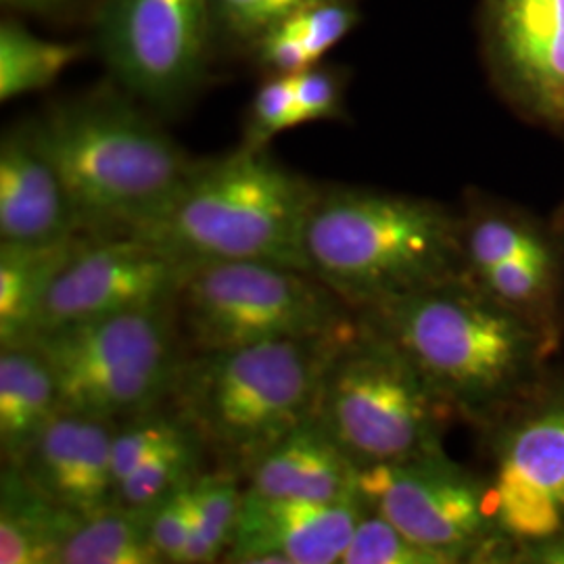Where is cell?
Listing matches in <instances>:
<instances>
[{
  "instance_id": "obj_10",
  "label": "cell",
  "mask_w": 564,
  "mask_h": 564,
  "mask_svg": "<svg viewBox=\"0 0 564 564\" xmlns=\"http://www.w3.org/2000/svg\"><path fill=\"white\" fill-rule=\"evenodd\" d=\"M358 489L410 540L449 564L484 561L508 542L494 517L489 485L445 452L360 468Z\"/></svg>"
},
{
  "instance_id": "obj_9",
  "label": "cell",
  "mask_w": 564,
  "mask_h": 564,
  "mask_svg": "<svg viewBox=\"0 0 564 564\" xmlns=\"http://www.w3.org/2000/svg\"><path fill=\"white\" fill-rule=\"evenodd\" d=\"M216 30L212 0H102L97 41L121 86L176 111L202 86Z\"/></svg>"
},
{
  "instance_id": "obj_27",
  "label": "cell",
  "mask_w": 564,
  "mask_h": 564,
  "mask_svg": "<svg viewBox=\"0 0 564 564\" xmlns=\"http://www.w3.org/2000/svg\"><path fill=\"white\" fill-rule=\"evenodd\" d=\"M556 272L558 265L550 263L510 262L470 272V276L498 302L550 328Z\"/></svg>"
},
{
  "instance_id": "obj_12",
  "label": "cell",
  "mask_w": 564,
  "mask_h": 564,
  "mask_svg": "<svg viewBox=\"0 0 564 564\" xmlns=\"http://www.w3.org/2000/svg\"><path fill=\"white\" fill-rule=\"evenodd\" d=\"M489 489L508 542L564 533V395L531 408L506 429Z\"/></svg>"
},
{
  "instance_id": "obj_23",
  "label": "cell",
  "mask_w": 564,
  "mask_h": 564,
  "mask_svg": "<svg viewBox=\"0 0 564 564\" xmlns=\"http://www.w3.org/2000/svg\"><path fill=\"white\" fill-rule=\"evenodd\" d=\"M463 228L468 274L496 263L556 265L554 247L545 239L544 230L512 209L473 205L463 220Z\"/></svg>"
},
{
  "instance_id": "obj_16",
  "label": "cell",
  "mask_w": 564,
  "mask_h": 564,
  "mask_svg": "<svg viewBox=\"0 0 564 564\" xmlns=\"http://www.w3.org/2000/svg\"><path fill=\"white\" fill-rule=\"evenodd\" d=\"M78 235L69 193L36 121H21L0 142V242L53 245Z\"/></svg>"
},
{
  "instance_id": "obj_25",
  "label": "cell",
  "mask_w": 564,
  "mask_h": 564,
  "mask_svg": "<svg viewBox=\"0 0 564 564\" xmlns=\"http://www.w3.org/2000/svg\"><path fill=\"white\" fill-rule=\"evenodd\" d=\"M242 477L230 468L202 473L195 484L193 538L182 564H207L223 561L235 538L241 512Z\"/></svg>"
},
{
  "instance_id": "obj_32",
  "label": "cell",
  "mask_w": 564,
  "mask_h": 564,
  "mask_svg": "<svg viewBox=\"0 0 564 564\" xmlns=\"http://www.w3.org/2000/svg\"><path fill=\"white\" fill-rule=\"evenodd\" d=\"M199 479V477H197ZM184 485L160 505L149 508V535L163 563L182 564L193 538L195 484Z\"/></svg>"
},
{
  "instance_id": "obj_36",
  "label": "cell",
  "mask_w": 564,
  "mask_h": 564,
  "mask_svg": "<svg viewBox=\"0 0 564 564\" xmlns=\"http://www.w3.org/2000/svg\"><path fill=\"white\" fill-rule=\"evenodd\" d=\"M556 224H558V228H563L564 230V203L561 205V212H558V218H556Z\"/></svg>"
},
{
  "instance_id": "obj_3",
  "label": "cell",
  "mask_w": 564,
  "mask_h": 564,
  "mask_svg": "<svg viewBox=\"0 0 564 564\" xmlns=\"http://www.w3.org/2000/svg\"><path fill=\"white\" fill-rule=\"evenodd\" d=\"M356 318L316 337L186 354L172 410L223 468L245 477L272 445L316 416L326 366Z\"/></svg>"
},
{
  "instance_id": "obj_18",
  "label": "cell",
  "mask_w": 564,
  "mask_h": 564,
  "mask_svg": "<svg viewBox=\"0 0 564 564\" xmlns=\"http://www.w3.org/2000/svg\"><path fill=\"white\" fill-rule=\"evenodd\" d=\"M61 412L55 372L34 343L0 347V454L20 464Z\"/></svg>"
},
{
  "instance_id": "obj_14",
  "label": "cell",
  "mask_w": 564,
  "mask_h": 564,
  "mask_svg": "<svg viewBox=\"0 0 564 564\" xmlns=\"http://www.w3.org/2000/svg\"><path fill=\"white\" fill-rule=\"evenodd\" d=\"M370 505L358 494L339 502L260 496L245 489L224 563L337 564Z\"/></svg>"
},
{
  "instance_id": "obj_15",
  "label": "cell",
  "mask_w": 564,
  "mask_h": 564,
  "mask_svg": "<svg viewBox=\"0 0 564 564\" xmlns=\"http://www.w3.org/2000/svg\"><path fill=\"white\" fill-rule=\"evenodd\" d=\"M118 421L61 410L18 466L53 502L88 514L116 505Z\"/></svg>"
},
{
  "instance_id": "obj_7",
  "label": "cell",
  "mask_w": 564,
  "mask_h": 564,
  "mask_svg": "<svg viewBox=\"0 0 564 564\" xmlns=\"http://www.w3.org/2000/svg\"><path fill=\"white\" fill-rule=\"evenodd\" d=\"M186 354L337 330L356 312L312 272L256 260L191 262L174 297Z\"/></svg>"
},
{
  "instance_id": "obj_34",
  "label": "cell",
  "mask_w": 564,
  "mask_h": 564,
  "mask_svg": "<svg viewBox=\"0 0 564 564\" xmlns=\"http://www.w3.org/2000/svg\"><path fill=\"white\" fill-rule=\"evenodd\" d=\"M505 556H510L508 563L564 564V533L533 542H519L517 550H506Z\"/></svg>"
},
{
  "instance_id": "obj_24",
  "label": "cell",
  "mask_w": 564,
  "mask_h": 564,
  "mask_svg": "<svg viewBox=\"0 0 564 564\" xmlns=\"http://www.w3.org/2000/svg\"><path fill=\"white\" fill-rule=\"evenodd\" d=\"M78 42L46 41L23 23L4 20L0 25V101H13L55 84L78 61Z\"/></svg>"
},
{
  "instance_id": "obj_5",
  "label": "cell",
  "mask_w": 564,
  "mask_h": 564,
  "mask_svg": "<svg viewBox=\"0 0 564 564\" xmlns=\"http://www.w3.org/2000/svg\"><path fill=\"white\" fill-rule=\"evenodd\" d=\"M316 186L268 149L241 144L197 160L170 205L132 235L186 262L256 260L310 272L303 237Z\"/></svg>"
},
{
  "instance_id": "obj_4",
  "label": "cell",
  "mask_w": 564,
  "mask_h": 564,
  "mask_svg": "<svg viewBox=\"0 0 564 564\" xmlns=\"http://www.w3.org/2000/svg\"><path fill=\"white\" fill-rule=\"evenodd\" d=\"M36 126L80 235L137 232L170 205L197 163L158 121L109 93L53 105Z\"/></svg>"
},
{
  "instance_id": "obj_19",
  "label": "cell",
  "mask_w": 564,
  "mask_h": 564,
  "mask_svg": "<svg viewBox=\"0 0 564 564\" xmlns=\"http://www.w3.org/2000/svg\"><path fill=\"white\" fill-rule=\"evenodd\" d=\"M78 512L53 502L18 464L0 475V563L55 564Z\"/></svg>"
},
{
  "instance_id": "obj_20",
  "label": "cell",
  "mask_w": 564,
  "mask_h": 564,
  "mask_svg": "<svg viewBox=\"0 0 564 564\" xmlns=\"http://www.w3.org/2000/svg\"><path fill=\"white\" fill-rule=\"evenodd\" d=\"M360 18L354 0H318L270 25L251 51L268 74L293 76L323 63Z\"/></svg>"
},
{
  "instance_id": "obj_28",
  "label": "cell",
  "mask_w": 564,
  "mask_h": 564,
  "mask_svg": "<svg viewBox=\"0 0 564 564\" xmlns=\"http://www.w3.org/2000/svg\"><path fill=\"white\" fill-rule=\"evenodd\" d=\"M341 564H449L447 558L416 544L372 506L356 524Z\"/></svg>"
},
{
  "instance_id": "obj_11",
  "label": "cell",
  "mask_w": 564,
  "mask_h": 564,
  "mask_svg": "<svg viewBox=\"0 0 564 564\" xmlns=\"http://www.w3.org/2000/svg\"><path fill=\"white\" fill-rule=\"evenodd\" d=\"M191 262L134 235H80L51 284L36 335L174 303Z\"/></svg>"
},
{
  "instance_id": "obj_13",
  "label": "cell",
  "mask_w": 564,
  "mask_h": 564,
  "mask_svg": "<svg viewBox=\"0 0 564 564\" xmlns=\"http://www.w3.org/2000/svg\"><path fill=\"white\" fill-rule=\"evenodd\" d=\"M485 59L506 97L533 120L564 126V0H484Z\"/></svg>"
},
{
  "instance_id": "obj_2",
  "label": "cell",
  "mask_w": 564,
  "mask_h": 564,
  "mask_svg": "<svg viewBox=\"0 0 564 564\" xmlns=\"http://www.w3.org/2000/svg\"><path fill=\"white\" fill-rule=\"evenodd\" d=\"M464 416H487L533 384L550 328L463 276L358 314Z\"/></svg>"
},
{
  "instance_id": "obj_35",
  "label": "cell",
  "mask_w": 564,
  "mask_h": 564,
  "mask_svg": "<svg viewBox=\"0 0 564 564\" xmlns=\"http://www.w3.org/2000/svg\"><path fill=\"white\" fill-rule=\"evenodd\" d=\"M4 2L20 11H55L69 0H4Z\"/></svg>"
},
{
  "instance_id": "obj_22",
  "label": "cell",
  "mask_w": 564,
  "mask_h": 564,
  "mask_svg": "<svg viewBox=\"0 0 564 564\" xmlns=\"http://www.w3.org/2000/svg\"><path fill=\"white\" fill-rule=\"evenodd\" d=\"M149 535V510L105 506L80 514L55 564H162Z\"/></svg>"
},
{
  "instance_id": "obj_29",
  "label": "cell",
  "mask_w": 564,
  "mask_h": 564,
  "mask_svg": "<svg viewBox=\"0 0 564 564\" xmlns=\"http://www.w3.org/2000/svg\"><path fill=\"white\" fill-rule=\"evenodd\" d=\"M193 433L174 410H147L121 419L113 435V473L120 484L163 445L178 442Z\"/></svg>"
},
{
  "instance_id": "obj_21",
  "label": "cell",
  "mask_w": 564,
  "mask_h": 564,
  "mask_svg": "<svg viewBox=\"0 0 564 564\" xmlns=\"http://www.w3.org/2000/svg\"><path fill=\"white\" fill-rule=\"evenodd\" d=\"M78 237L53 245L0 242V347L32 339L44 297Z\"/></svg>"
},
{
  "instance_id": "obj_8",
  "label": "cell",
  "mask_w": 564,
  "mask_h": 564,
  "mask_svg": "<svg viewBox=\"0 0 564 564\" xmlns=\"http://www.w3.org/2000/svg\"><path fill=\"white\" fill-rule=\"evenodd\" d=\"M61 410L121 421L170 400L182 360L174 303L67 324L36 335Z\"/></svg>"
},
{
  "instance_id": "obj_31",
  "label": "cell",
  "mask_w": 564,
  "mask_h": 564,
  "mask_svg": "<svg viewBox=\"0 0 564 564\" xmlns=\"http://www.w3.org/2000/svg\"><path fill=\"white\" fill-rule=\"evenodd\" d=\"M318 0H212L216 28L230 41L251 46L270 25Z\"/></svg>"
},
{
  "instance_id": "obj_6",
  "label": "cell",
  "mask_w": 564,
  "mask_h": 564,
  "mask_svg": "<svg viewBox=\"0 0 564 564\" xmlns=\"http://www.w3.org/2000/svg\"><path fill=\"white\" fill-rule=\"evenodd\" d=\"M316 416L360 470L444 452L445 429L460 414L358 316L326 366Z\"/></svg>"
},
{
  "instance_id": "obj_33",
  "label": "cell",
  "mask_w": 564,
  "mask_h": 564,
  "mask_svg": "<svg viewBox=\"0 0 564 564\" xmlns=\"http://www.w3.org/2000/svg\"><path fill=\"white\" fill-rule=\"evenodd\" d=\"M293 86L302 123L345 118V76L339 67L316 63L293 74Z\"/></svg>"
},
{
  "instance_id": "obj_1",
  "label": "cell",
  "mask_w": 564,
  "mask_h": 564,
  "mask_svg": "<svg viewBox=\"0 0 564 564\" xmlns=\"http://www.w3.org/2000/svg\"><path fill=\"white\" fill-rule=\"evenodd\" d=\"M303 247L310 272L356 314L468 276L460 218L368 186H316Z\"/></svg>"
},
{
  "instance_id": "obj_30",
  "label": "cell",
  "mask_w": 564,
  "mask_h": 564,
  "mask_svg": "<svg viewBox=\"0 0 564 564\" xmlns=\"http://www.w3.org/2000/svg\"><path fill=\"white\" fill-rule=\"evenodd\" d=\"M295 126H302V120L293 76L268 74L249 105L241 144L268 149L279 134Z\"/></svg>"
},
{
  "instance_id": "obj_17",
  "label": "cell",
  "mask_w": 564,
  "mask_h": 564,
  "mask_svg": "<svg viewBox=\"0 0 564 564\" xmlns=\"http://www.w3.org/2000/svg\"><path fill=\"white\" fill-rule=\"evenodd\" d=\"M245 489L272 498L339 502L358 494V468L318 416L272 445L245 475Z\"/></svg>"
},
{
  "instance_id": "obj_26",
  "label": "cell",
  "mask_w": 564,
  "mask_h": 564,
  "mask_svg": "<svg viewBox=\"0 0 564 564\" xmlns=\"http://www.w3.org/2000/svg\"><path fill=\"white\" fill-rule=\"evenodd\" d=\"M205 452V445L195 433L163 445L126 479H121L116 491V505L139 510L160 505L176 489L193 484L202 475Z\"/></svg>"
}]
</instances>
